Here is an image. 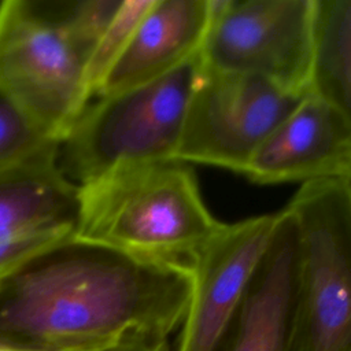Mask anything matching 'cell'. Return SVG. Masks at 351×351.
<instances>
[{
	"mask_svg": "<svg viewBox=\"0 0 351 351\" xmlns=\"http://www.w3.org/2000/svg\"><path fill=\"white\" fill-rule=\"evenodd\" d=\"M0 90L62 141L90 103L85 60L56 11L27 0L0 3Z\"/></svg>",
	"mask_w": 351,
	"mask_h": 351,
	"instance_id": "obj_5",
	"label": "cell"
},
{
	"mask_svg": "<svg viewBox=\"0 0 351 351\" xmlns=\"http://www.w3.org/2000/svg\"><path fill=\"white\" fill-rule=\"evenodd\" d=\"M298 229L284 207L248 288L214 351H282L296 273Z\"/></svg>",
	"mask_w": 351,
	"mask_h": 351,
	"instance_id": "obj_10",
	"label": "cell"
},
{
	"mask_svg": "<svg viewBox=\"0 0 351 351\" xmlns=\"http://www.w3.org/2000/svg\"><path fill=\"white\" fill-rule=\"evenodd\" d=\"M285 208L299 256L282 351H351V206L343 184H302Z\"/></svg>",
	"mask_w": 351,
	"mask_h": 351,
	"instance_id": "obj_3",
	"label": "cell"
},
{
	"mask_svg": "<svg viewBox=\"0 0 351 351\" xmlns=\"http://www.w3.org/2000/svg\"><path fill=\"white\" fill-rule=\"evenodd\" d=\"M213 11V0H152L96 97L160 78L200 55Z\"/></svg>",
	"mask_w": 351,
	"mask_h": 351,
	"instance_id": "obj_11",
	"label": "cell"
},
{
	"mask_svg": "<svg viewBox=\"0 0 351 351\" xmlns=\"http://www.w3.org/2000/svg\"><path fill=\"white\" fill-rule=\"evenodd\" d=\"M339 178H340V181L343 184L344 192H346L348 203L351 206V162L347 165V167L344 169V171L341 173V176Z\"/></svg>",
	"mask_w": 351,
	"mask_h": 351,
	"instance_id": "obj_19",
	"label": "cell"
},
{
	"mask_svg": "<svg viewBox=\"0 0 351 351\" xmlns=\"http://www.w3.org/2000/svg\"><path fill=\"white\" fill-rule=\"evenodd\" d=\"M122 0H84L67 3L56 14L73 45L86 60L117 14Z\"/></svg>",
	"mask_w": 351,
	"mask_h": 351,
	"instance_id": "obj_16",
	"label": "cell"
},
{
	"mask_svg": "<svg viewBox=\"0 0 351 351\" xmlns=\"http://www.w3.org/2000/svg\"><path fill=\"white\" fill-rule=\"evenodd\" d=\"M308 93L351 125V0H314Z\"/></svg>",
	"mask_w": 351,
	"mask_h": 351,
	"instance_id": "obj_13",
	"label": "cell"
},
{
	"mask_svg": "<svg viewBox=\"0 0 351 351\" xmlns=\"http://www.w3.org/2000/svg\"><path fill=\"white\" fill-rule=\"evenodd\" d=\"M99 351H170V348L166 339L152 336H130Z\"/></svg>",
	"mask_w": 351,
	"mask_h": 351,
	"instance_id": "obj_18",
	"label": "cell"
},
{
	"mask_svg": "<svg viewBox=\"0 0 351 351\" xmlns=\"http://www.w3.org/2000/svg\"><path fill=\"white\" fill-rule=\"evenodd\" d=\"M0 351H12V350H8V348H4V347L0 346Z\"/></svg>",
	"mask_w": 351,
	"mask_h": 351,
	"instance_id": "obj_20",
	"label": "cell"
},
{
	"mask_svg": "<svg viewBox=\"0 0 351 351\" xmlns=\"http://www.w3.org/2000/svg\"><path fill=\"white\" fill-rule=\"evenodd\" d=\"M71 236H74V228H49L0 240V278Z\"/></svg>",
	"mask_w": 351,
	"mask_h": 351,
	"instance_id": "obj_17",
	"label": "cell"
},
{
	"mask_svg": "<svg viewBox=\"0 0 351 351\" xmlns=\"http://www.w3.org/2000/svg\"><path fill=\"white\" fill-rule=\"evenodd\" d=\"M152 0H122L117 14L100 36L85 64V82L90 97H96L107 75L126 49L138 22Z\"/></svg>",
	"mask_w": 351,
	"mask_h": 351,
	"instance_id": "obj_14",
	"label": "cell"
},
{
	"mask_svg": "<svg viewBox=\"0 0 351 351\" xmlns=\"http://www.w3.org/2000/svg\"><path fill=\"white\" fill-rule=\"evenodd\" d=\"M191 296L189 267L71 236L0 278V346L99 351L130 336L167 340Z\"/></svg>",
	"mask_w": 351,
	"mask_h": 351,
	"instance_id": "obj_1",
	"label": "cell"
},
{
	"mask_svg": "<svg viewBox=\"0 0 351 351\" xmlns=\"http://www.w3.org/2000/svg\"><path fill=\"white\" fill-rule=\"evenodd\" d=\"M78 185L62 170L59 144L0 167V240L49 229L74 228Z\"/></svg>",
	"mask_w": 351,
	"mask_h": 351,
	"instance_id": "obj_12",
	"label": "cell"
},
{
	"mask_svg": "<svg viewBox=\"0 0 351 351\" xmlns=\"http://www.w3.org/2000/svg\"><path fill=\"white\" fill-rule=\"evenodd\" d=\"M277 213L222 223L193 255L192 296L174 351H214L269 244Z\"/></svg>",
	"mask_w": 351,
	"mask_h": 351,
	"instance_id": "obj_8",
	"label": "cell"
},
{
	"mask_svg": "<svg viewBox=\"0 0 351 351\" xmlns=\"http://www.w3.org/2000/svg\"><path fill=\"white\" fill-rule=\"evenodd\" d=\"M191 165H128L78 185L74 236L114 250L189 267L218 232Z\"/></svg>",
	"mask_w": 351,
	"mask_h": 351,
	"instance_id": "obj_2",
	"label": "cell"
},
{
	"mask_svg": "<svg viewBox=\"0 0 351 351\" xmlns=\"http://www.w3.org/2000/svg\"><path fill=\"white\" fill-rule=\"evenodd\" d=\"M307 93L202 63L174 160L244 174L265 140Z\"/></svg>",
	"mask_w": 351,
	"mask_h": 351,
	"instance_id": "obj_6",
	"label": "cell"
},
{
	"mask_svg": "<svg viewBox=\"0 0 351 351\" xmlns=\"http://www.w3.org/2000/svg\"><path fill=\"white\" fill-rule=\"evenodd\" d=\"M49 137L14 100L0 90V167L27 159L52 145Z\"/></svg>",
	"mask_w": 351,
	"mask_h": 351,
	"instance_id": "obj_15",
	"label": "cell"
},
{
	"mask_svg": "<svg viewBox=\"0 0 351 351\" xmlns=\"http://www.w3.org/2000/svg\"><path fill=\"white\" fill-rule=\"evenodd\" d=\"M206 67L308 92L314 0H213Z\"/></svg>",
	"mask_w": 351,
	"mask_h": 351,
	"instance_id": "obj_7",
	"label": "cell"
},
{
	"mask_svg": "<svg viewBox=\"0 0 351 351\" xmlns=\"http://www.w3.org/2000/svg\"><path fill=\"white\" fill-rule=\"evenodd\" d=\"M200 69L197 55L160 78L96 97L59 144L64 174L81 185L121 166L174 160Z\"/></svg>",
	"mask_w": 351,
	"mask_h": 351,
	"instance_id": "obj_4",
	"label": "cell"
},
{
	"mask_svg": "<svg viewBox=\"0 0 351 351\" xmlns=\"http://www.w3.org/2000/svg\"><path fill=\"white\" fill-rule=\"evenodd\" d=\"M351 162V125L307 93L271 132L243 176L255 184L310 182L340 177Z\"/></svg>",
	"mask_w": 351,
	"mask_h": 351,
	"instance_id": "obj_9",
	"label": "cell"
}]
</instances>
